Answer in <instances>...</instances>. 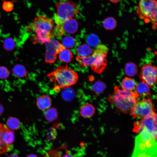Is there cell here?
Here are the masks:
<instances>
[{
  "label": "cell",
  "mask_w": 157,
  "mask_h": 157,
  "mask_svg": "<svg viewBox=\"0 0 157 157\" xmlns=\"http://www.w3.org/2000/svg\"><path fill=\"white\" fill-rule=\"evenodd\" d=\"M139 96L135 90H121L116 86L113 93L109 96L108 100L118 111L127 113L138 100Z\"/></svg>",
  "instance_id": "obj_1"
},
{
  "label": "cell",
  "mask_w": 157,
  "mask_h": 157,
  "mask_svg": "<svg viewBox=\"0 0 157 157\" xmlns=\"http://www.w3.org/2000/svg\"><path fill=\"white\" fill-rule=\"evenodd\" d=\"M47 77L55 84V90L69 87L75 84L78 78L77 73L67 65H60L47 75Z\"/></svg>",
  "instance_id": "obj_2"
},
{
  "label": "cell",
  "mask_w": 157,
  "mask_h": 157,
  "mask_svg": "<svg viewBox=\"0 0 157 157\" xmlns=\"http://www.w3.org/2000/svg\"><path fill=\"white\" fill-rule=\"evenodd\" d=\"M32 25L36 35L34 37L36 43H44L50 41L54 22L44 15H39L34 19Z\"/></svg>",
  "instance_id": "obj_3"
},
{
  "label": "cell",
  "mask_w": 157,
  "mask_h": 157,
  "mask_svg": "<svg viewBox=\"0 0 157 157\" xmlns=\"http://www.w3.org/2000/svg\"><path fill=\"white\" fill-rule=\"evenodd\" d=\"M157 3L156 0H140L136 10L139 18L146 23L151 22L154 29L157 26Z\"/></svg>",
  "instance_id": "obj_4"
},
{
  "label": "cell",
  "mask_w": 157,
  "mask_h": 157,
  "mask_svg": "<svg viewBox=\"0 0 157 157\" xmlns=\"http://www.w3.org/2000/svg\"><path fill=\"white\" fill-rule=\"evenodd\" d=\"M56 6L57 11L54 15V19L57 25H61L66 20L76 15L79 12L76 3L71 1H60Z\"/></svg>",
  "instance_id": "obj_5"
},
{
  "label": "cell",
  "mask_w": 157,
  "mask_h": 157,
  "mask_svg": "<svg viewBox=\"0 0 157 157\" xmlns=\"http://www.w3.org/2000/svg\"><path fill=\"white\" fill-rule=\"evenodd\" d=\"M155 112L152 100L150 99H145L137 101L129 113L133 118L140 119L155 114Z\"/></svg>",
  "instance_id": "obj_6"
},
{
  "label": "cell",
  "mask_w": 157,
  "mask_h": 157,
  "mask_svg": "<svg viewBox=\"0 0 157 157\" xmlns=\"http://www.w3.org/2000/svg\"><path fill=\"white\" fill-rule=\"evenodd\" d=\"M108 51V47L104 44L98 45L92 55L93 61L90 66L92 69L95 72L101 74L107 65V54Z\"/></svg>",
  "instance_id": "obj_7"
},
{
  "label": "cell",
  "mask_w": 157,
  "mask_h": 157,
  "mask_svg": "<svg viewBox=\"0 0 157 157\" xmlns=\"http://www.w3.org/2000/svg\"><path fill=\"white\" fill-rule=\"evenodd\" d=\"M157 138L144 129L135 138L134 148L157 152Z\"/></svg>",
  "instance_id": "obj_8"
},
{
  "label": "cell",
  "mask_w": 157,
  "mask_h": 157,
  "mask_svg": "<svg viewBox=\"0 0 157 157\" xmlns=\"http://www.w3.org/2000/svg\"><path fill=\"white\" fill-rule=\"evenodd\" d=\"M144 129L157 138V117L156 113L145 117L134 124L133 131L140 133Z\"/></svg>",
  "instance_id": "obj_9"
},
{
  "label": "cell",
  "mask_w": 157,
  "mask_h": 157,
  "mask_svg": "<svg viewBox=\"0 0 157 157\" xmlns=\"http://www.w3.org/2000/svg\"><path fill=\"white\" fill-rule=\"evenodd\" d=\"M140 78L151 88L155 87L156 83L157 68L151 63L144 64L142 67Z\"/></svg>",
  "instance_id": "obj_10"
},
{
  "label": "cell",
  "mask_w": 157,
  "mask_h": 157,
  "mask_svg": "<svg viewBox=\"0 0 157 157\" xmlns=\"http://www.w3.org/2000/svg\"><path fill=\"white\" fill-rule=\"evenodd\" d=\"M44 43L46 47L45 61L47 63H53L56 60L57 54L65 47L54 39H51L50 42H46Z\"/></svg>",
  "instance_id": "obj_11"
},
{
  "label": "cell",
  "mask_w": 157,
  "mask_h": 157,
  "mask_svg": "<svg viewBox=\"0 0 157 157\" xmlns=\"http://www.w3.org/2000/svg\"><path fill=\"white\" fill-rule=\"evenodd\" d=\"M8 128L6 125L0 123V155L7 153L11 148V146L6 142L4 139V134Z\"/></svg>",
  "instance_id": "obj_12"
},
{
  "label": "cell",
  "mask_w": 157,
  "mask_h": 157,
  "mask_svg": "<svg viewBox=\"0 0 157 157\" xmlns=\"http://www.w3.org/2000/svg\"><path fill=\"white\" fill-rule=\"evenodd\" d=\"M36 104L39 109L42 110H46L49 108L51 106V99L47 95H42L37 99Z\"/></svg>",
  "instance_id": "obj_13"
},
{
  "label": "cell",
  "mask_w": 157,
  "mask_h": 157,
  "mask_svg": "<svg viewBox=\"0 0 157 157\" xmlns=\"http://www.w3.org/2000/svg\"><path fill=\"white\" fill-rule=\"evenodd\" d=\"M62 25L64 31L68 33H75L78 28V24L76 20L72 18L66 20Z\"/></svg>",
  "instance_id": "obj_14"
},
{
  "label": "cell",
  "mask_w": 157,
  "mask_h": 157,
  "mask_svg": "<svg viewBox=\"0 0 157 157\" xmlns=\"http://www.w3.org/2000/svg\"><path fill=\"white\" fill-rule=\"evenodd\" d=\"M95 110L92 104L86 103L81 108L80 113L82 117L86 118H89L93 115Z\"/></svg>",
  "instance_id": "obj_15"
},
{
  "label": "cell",
  "mask_w": 157,
  "mask_h": 157,
  "mask_svg": "<svg viewBox=\"0 0 157 157\" xmlns=\"http://www.w3.org/2000/svg\"><path fill=\"white\" fill-rule=\"evenodd\" d=\"M135 88L139 96L146 97L151 95L149 87L143 81L137 85Z\"/></svg>",
  "instance_id": "obj_16"
},
{
  "label": "cell",
  "mask_w": 157,
  "mask_h": 157,
  "mask_svg": "<svg viewBox=\"0 0 157 157\" xmlns=\"http://www.w3.org/2000/svg\"><path fill=\"white\" fill-rule=\"evenodd\" d=\"M121 85L122 89L133 91L135 88L137 84L134 80L132 78L125 77L122 80Z\"/></svg>",
  "instance_id": "obj_17"
},
{
  "label": "cell",
  "mask_w": 157,
  "mask_h": 157,
  "mask_svg": "<svg viewBox=\"0 0 157 157\" xmlns=\"http://www.w3.org/2000/svg\"><path fill=\"white\" fill-rule=\"evenodd\" d=\"M58 54L60 60L65 63L70 62L73 57L72 53L71 51L65 48L61 50Z\"/></svg>",
  "instance_id": "obj_18"
},
{
  "label": "cell",
  "mask_w": 157,
  "mask_h": 157,
  "mask_svg": "<svg viewBox=\"0 0 157 157\" xmlns=\"http://www.w3.org/2000/svg\"><path fill=\"white\" fill-rule=\"evenodd\" d=\"M157 152L134 148L132 157H157Z\"/></svg>",
  "instance_id": "obj_19"
},
{
  "label": "cell",
  "mask_w": 157,
  "mask_h": 157,
  "mask_svg": "<svg viewBox=\"0 0 157 157\" xmlns=\"http://www.w3.org/2000/svg\"><path fill=\"white\" fill-rule=\"evenodd\" d=\"M92 50L90 46L85 44L79 46L77 49V53L78 56L84 57L90 56Z\"/></svg>",
  "instance_id": "obj_20"
},
{
  "label": "cell",
  "mask_w": 157,
  "mask_h": 157,
  "mask_svg": "<svg viewBox=\"0 0 157 157\" xmlns=\"http://www.w3.org/2000/svg\"><path fill=\"white\" fill-rule=\"evenodd\" d=\"M61 96L62 98L67 101H71L74 98L75 93L74 90L69 87L64 88Z\"/></svg>",
  "instance_id": "obj_21"
},
{
  "label": "cell",
  "mask_w": 157,
  "mask_h": 157,
  "mask_svg": "<svg viewBox=\"0 0 157 157\" xmlns=\"http://www.w3.org/2000/svg\"><path fill=\"white\" fill-rule=\"evenodd\" d=\"M45 119L50 122H52L57 119L58 113L55 108H49L46 110L44 113Z\"/></svg>",
  "instance_id": "obj_22"
},
{
  "label": "cell",
  "mask_w": 157,
  "mask_h": 157,
  "mask_svg": "<svg viewBox=\"0 0 157 157\" xmlns=\"http://www.w3.org/2000/svg\"><path fill=\"white\" fill-rule=\"evenodd\" d=\"M124 72L125 74L129 76H133L137 73V67L133 63L131 62L128 63L125 66Z\"/></svg>",
  "instance_id": "obj_23"
},
{
  "label": "cell",
  "mask_w": 157,
  "mask_h": 157,
  "mask_svg": "<svg viewBox=\"0 0 157 157\" xmlns=\"http://www.w3.org/2000/svg\"><path fill=\"white\" fill-rule=\"evenodd\" d=\"M20 124L19 120L13 117H10L6 122V126L12 131L17 130L19 128Z\"/></svg>",
  "instance_id": "obj_24"
},
{
  "label": "cell",
  "mask_w": 157,
  "mask_h": 157,
  "mask_svg": "<svg viewBox=\"0 0 157 157\" xmlns=\"http://www.w3.org/2000/svg\"><path fill=\"white\" fill-rule=\"evenodd\" d=\"M104 27L107 30H112L117 26L116 20L112 17H108L105 19L103 21Z\"/></svg>",
  "instance_id": "obj_25"
},
{
  "label": "cell",
  "mask_w": 157,
  "mask_h": 157,
  "mask_svg": "<svg viewBox=\"0 0 157 157\" xmlns=\"http://www.w3.org/2000/svg\"><path fill=\"white\" fill-rule=\"evenodd\" d=\"M76 59L81 67L90 66L93 61V57L92 55L84 57L78 56L76 57Z\"/></svg>",
  "instance_id": "obj_26"
},
{
  "label": "cell",
  "mask_w": 157,
  "mask_h": 157,
  "mask_svg": "<svg viewBox=\"0 0 157 157\" xmlns=\"http://www.w3.org/2000/svg\"><path fill=\"white\" fill-rule=\"evenodd\" d=\"M63 45L65 48H71L73 47L75 44V41L71 36H67L65 37L62 40Z\"/></svg>",
  "instance_id": "obj_27"
},
{
  "label": "cell",
  "mask_w": 157,
  "mask_h": 157,
  "mask_svg": "<svg viewBox=\"0 0 157 157\" xmlns=\"http://www.w3.org/2000/svg\"><path fill=\"white\" fill-rule=\"evenodd\" d=\"M106 87L105 84L102 81H98L93 85L92 90L94 92L99 94L103 92Z\"/></svg>",
  "instance_id": "obj_28"
},
{
  "label": "cell",
  "mask_w": 157,
  "mask_h": 157,
  "mask_svg": "<svg viewBox=\"0 0 157 157\" xmlns=\"http://www.w3.org/2000/svg\"><path fill=\"white\" fill-rule=\"evenodd\" d=\"M87 42L89 46L94 47L97 46L99 43V40L98 37L94 34L89 35L87 38Z\"/></svg>",
  "instance_id": "obj_29"
},
{
  "label": "cell",
  "mask_w": 157,
  "mask_h": 157,
  "mask_svg": "<svg viewBox=\"0 0 157 157\" xmlns=\"http://www.w3.org/2000/svg\"><path fill=\"white\" fill-rule=\"evenodd\" d=\"M14 74L16 76L22 77L25 76L26 70L24 67L20 65H17L15 66L13 70Z\"/></svg>",
  "instance_id": "obj_30"
},
{
  "label": "cell",
  "mask_w": 157,
  "mask_h": 157,
  "mask_svg": "<svg viewBox=\"0 0 157 157\" xmlns=\"http://www.w3.org/2000/svg\"><path fill=\"white\" fill-rule=\"evenodd\" d=\"M4 48L8 50H11L15 47V43L14 40L10 38H6L4 42Z\"/></svg>",
  "instance_id": "obj_31"
},
{
  "label": "cell",
  "mask_w": 157,
  "mask_h": 157,
  "mask_svg": "<svg viewBox=\"0 0 157 157\" xmlns=\"http://www.w3.org/2000/svg\"><path fill=\"white\" fill-rule=\"evenodd\" d=\"M64 31L63 27L60 25H57L53 29L52 35L53 34L56 36H61L63 35Z\"/></svg>",
  "instance_id": "obj_32"
},
{
  "label": "cell",
  "mask_w": 157,
  "mask_h": 157,
  "mask_svg": "<svg viewBox=\"0 0 157 157\" xmlns=\"http://www.w3.org/2000/svg\"><path fill=\"white\" fill-rule=\"evenodd\" d=\"M57 135V131L53 128L49 129L47 133V138L48 140H52L54 139Z\"/></svg>",
  "instance_id": "obj_33"
},
{
  "label": "cell",
  "mask_w": 157,
  "mask_h": 157,
  "mask_svg": "<svg viewBox=\"0 0 157 157\" xmlns=\"http://www.w3.org/2000/svg\"><path fill=\"white\" fill-rule=\"evenodd\" d=\"M2 8L6 12H10L13 8V3L9 1H3Z\"/></svg>",
  "instance_id": "obj_34"
},
{
  "label": "cell",
  "mask_w": 157,
  "mask_h": 157,
  "mask_svg": "<svg viewBox=\"0 0 157 157\" xmlns=\"http://www.w3.org/2000/svg\"><path fill=\"white\" fill-rule=\"evenodd\" d=\"M9 72L7 68L4 67H0V78L4 79L9 76Z\"/></svg>",
  "instance_id": "obj_35"
},
{
  "label": "cell",
  "mask_w": 157,
  "mask_h": 157,
  "mask_svg": "<svg viewBox=\"0 0 157 157\" xmlns=\"http://www.w3.org/2000/svg\"><path fill=\"white\" fill-rule=\"evenodd\" d=\"M3 111V106L0 104V116L2 114Z\"/></svg>",
  "instance_id": "obj_36"
},
{
  "label": "cell",
  "mask_w": 157,
  "mask_h": 157,
  "mask_svg": "<svg viewBox=\"0 0 157 157\" xmlns=\"http://www.w3.org/2000/svg\"><path fill=\"white\" fill-rule=\"evenodd\" d=\"M26 157H37L35 154H31L27 155Z\"/></svg>",
  "instance_id": "obj_37"
},
{
  "label": "cell",
  "mask_w": 157,
  "mask_h": 157,
  "mask_svg": "<svg viewBox=\"0 0 157 157\" xmlns=\"http://www.w3.org/2000/svg\"><path fill=\"white\" fill-rule=\"evenodd\" d=\"M7 157H19L18 156L15 154H11L8 155Z\"/></svg>",
  "instance_id": "obj_38"
},
{
  "label": "cell",
  "mask_w": 157,
  "mask_h": 157,
  "mask_svg": "<svg viewBox=\"0 0 157 157\" xmlns=\"http://www.w3.org/2000/svg\"><path fill=\"white\" fill-rule=\"evenodd\" d=\"M110 2L113 3H116L119 2L120 0H109Z\"/></svg>",
  "instance_id": "obj_39"
},
{
  "label": "cell",
  "mask_w": 157,
  "mask_h": 157,
  "mask_svg": "<svg viewBox=\"0 0 157 157\" xmlns=\"http://www.w3.org/2000/svg\"><path fill=\"white\" fill-rule=\"evenodd\" d=\"M63 157H73L72 156L69 154L65 155Z\"/></svg>",
  "instance_id": "obj_40"
}]
</instances>
